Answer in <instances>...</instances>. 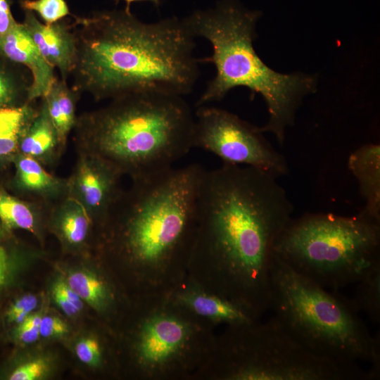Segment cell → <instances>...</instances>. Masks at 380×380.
I'll use <instances>...</instances> for the list:
<instances>
[{
	"instance_id": "1",
	"label": "cell",
	"mask_w": 380,
	"mask_h": 380,
	"mask_svg": "<svg viewBox=\"0 0 380 380\" xmlns=\"http://www.w3.org/2000/svg\"><path fill=\"white\" fill-rule=\"evenodd\" d=\"M293 211L277 179L262 170L224 163L203 170L190 258L215 270L217 293L262 314L270 308L274 242Z\"/></svg>"
},
{
	"instance_id": "2",
	"label": "cell",
	"mask_w": 380,
	"mask_h": 380,
	"mask_svg": "<svg viewBox=\"0 0 380 380\" xmlns=\"http://www.w3.org/2000/svg\"><path fill=\"white\" fill-rule=\"evenodd\" d=\"M74 18L72 88L80 94L101 101L143 92L184 96L192 91L199 61L184 19L146 23L125 9Z\"/></svg>"
},
{
	"instance_id": "3",
	"label": "cell",
	"mask_w": 380,
	"mask_h": 380,
	"mask_svg": "<svg viewBox=\"0 0 380 380\" xmlns=\"http://www.w3.org/2000/svg\"><path fill=\"white\" fill-rule=\"evenodd\" d=\"M195 118L183 96L127 94L77 117L76 153L98 157L131 180L173 167L193 148Z\"/></svg>"
},
{
	"instance_id": "4",
	"label": "cell",
	"mask_w": 380,
	"mask_h": 380,
	"mask_svg": "<svg viewBox=\"0 0 380 380\" xmlns=\"http://www.w3.org/2000/svg\"><path fill=\"white\" fill-rule=\"evenodd\" d=\"M203 170L191 164L132 180L99 228L103 248L148 269L190 257Z\"/></svg>"
},
{
	"instance_id": "5",
	"label": "cell",
	"mask_w": 380,
	"mask_h": 380,
	"mask_svg": "<svg viewBox=\"0 0 380 380\" xmlns=\"http://www.w3.org/2000/svg\"><path fill=\"white\" fill-rule=\"evenodd\" d=\"M260 15L237 0H222L213 8L184 18L194 37H202L212 45V55L199 63H211L216 69L196 106L220 101L235 87H247L253 94H260L267 106L269 120L260 131L272 132L283 145L286 128L293 124L302 99L315 91L317 80L303 73L277 72L260 59L253 46Z\"/></svg>"
},
{
	"instance_id": "6",
	"label": "cell",
	"mask_w": 380,
	"mask_h": 380,
	"mask_svg": "<svg viewBox=\"0 0 380 380\" xmlns=\"http://www.w3.org/2000/svg\"><path fill=\"white\" fill-rule=\"evenodd\" d=\"M273 317L308 350L341 363H369L380 376V336H372L352 300L294 271L274 253L270 269Z\"/></svg>"
},
{
	"instance_id": "7",
	"label": "cell",
	"mask_w": 380,
	"mask_h": 380,
	"mask_svg": "<svg viewBox=\"0 0 380 380\" xmlns=\"http://www.w3.org/2000/svg\"><path fill=\"white\" fill-rule=\"evenodd\" d=\"M273 251L294 271L338 291L380 265V220L362 210L351 217L308 213L290 220Z\"/></svg>"
},
{
	"instance_id": "8",
	"label": "cell",
	"mask_w": 380,
	"mask_h": 380,
	"mask_svg": "<svg viewBox=\"0 0 380 380\" xmlns=\"http://www.w3.org/2000/svg\"><path fill=\"white\" fill-rule=\"evenodd\" d=\"M220 376L236 380H374L369 369L316 355L272 316L231 327L220 346Z\"/></svg>"
},
{
	"instance_id": "9",
	"label": "cell",
	"mask_w": 380,
	"mask_h": 380,
	"mask_svg": "<svg viewBox=\"0 0 380 380\" xmlns=\"http://www.w3.org/2000/svg\"><path fill=\"white\" fill-rule=\"evenodd\" d=\"M197 107L194 148L210 152L224 163L250 166L277 179L287 175L285 157L266 140L259 127L220 108Z\"/></svg>"
},
{
	"instance_id": "10",
	"label": "cell",
	"mask_w": 380,
	"mask_h": 380,
	"mask_svg": "<svg viewBox=\"0 0 380 380\" xmlns=\"http://www.w3.org/2000/svg\"><path fill=\"white\" fill-rule=\"evenodd\" d=\"M75 163L68 179V196L79 202L99 228L123 189V177L105 160L76 153Z\"/></svg>"
},
{
	"instance_id": "11",
	"label": "cell",
	"mask_w": 380,
	"mask_h": 380,
	"mask_svg": "<svg viewBox=\"0 0 380 380\" xmlns=\"http://www.w3.org/2000/svg\"><path fill=\"white\" fill-rule=\"evenodd\" d=\"M190 326L178 316L158 312L141 324L135 344L139 363L150 372L167 368L185 353L191 338Z\"/></svg>"
},
{
	"instance_id": "12",
	"label": "cell",
	"mask_w": 380,
	"mask_h": 380,
	"mask_svg": "<svg viewBox=\"0 0 380 380\" xmlns=\"http://www.w3.org/2000/svg\"><path fill=\"white\" fill-rule=\"evenodd\" d=\"M24 27L44 59L60 71L66 81L72 74L77 58L76 37L73 23L64 19L51 25L42 23L30 11H24Z\"/></svg>"
},
{
	"instance_id": "13",
	"label": "cell",
	"mask_w": 380,
	"mask_h": 380,
	"mask_svg": "<svg viewBox=\"0 0 380 380\" xmlns=\"http://www.w3.org/2000/svg\"><path fill=\"white\" fill-rule=\"evenodd\" d=\"M0 53L10 61L26 66L31 72L27 101L44 97L57 78L52 67L42 56L22 23H16L0 38Z\"/></svg>"
},
{
	"instance_id": "14",
	"label": "cell",
	"mask_w": 380,
	"mask_h": 380,
	"mask_svg": "<svg viewBox=\"0 0 380 380\" xmlns=\"http://www.w3.org/2000/svg\"><path fill=\"white\" fill-rule=\"evenodd\" d=\"M12 163L15 169L13 186L18 197L50 207L68 196L67 177L48 172L37 160L20 153Z\"/></svg>"
},
{
	"instance_id": "15",
	"label": "cell",
	"mask_w": 380,
	"mask_h": 380,
	"mask_svg": "<svg viewBox=\"0 0 380 380\" xmlns=\"http://www.w3.org/2000/svg\"><path fill=\"white\" fill-rule=\"evenodd\" d=\"M46 229L65 251L81 253L88 247L94 227L82 205L68 196L49 208Z\"/></svg>"
},
{
	"instance_id": "16",
	"label": "cell",
	"mask_w": 380,
	"mask_h": 380,
	"mask_svg": "<svg viewBox=\"0 0 380 380\" xmlns=\"http://www.w3.org/2000/svg\"><path fill=\"white\" fill-rule=\"evenodd\" d=\"M181 300L196 315L227 324L230 327L254 322L261 315L252 308L219 293L187 292L182 296Z\"/></svg>"
},
{
	"instance_id": "17",
	"label": "cell",
	"mask_w": 380,
	"mask_h": 380,
	"mask_svg": "<svg viewBox=\"0 0 380 380\" xmlns=\"http://www.w3.org/2000/svg\"><path fill=\"white\" fill-rule=\"evenodd\" d=\"M40 99L37 112L20 140L18 153L35 159L46 168L52 167L64 152L46 103L43 98Z\"/></svg>"
},
{
	"instance_id": "18",
	"label": "cell",
	"mask_w": 380,
	"mask_h": 380,
	"mask_svg": "<svg viewBox=\"0 0 380 380\" xmlns=\"http://www.w3.org/2000/svg\"><path fill=\"white\" fill-rule=\"evenodd\" d=\"M348 169L356 177L366 205L362 210L380 220V146L368 144L354 151L348 158Z\"/></svg>"
},
{
	"instance_id": "19",
	"label": "cell",
	"mask_w": 380,
	"mask_h": 380,
	"mask_svg": "<svg viewBox=\"0 0 380 380\" xmlns=\"http://www.w3.org/2000/svg\"><path fill=\"white\" fill-rule=\"evenodd\" d=\"M49 208L11 194L0 186V224L9 231L25 230L42 243Z\"/></svg>"
},
{
	"instance_id": "20",
	"label": "cell",
	"mask_w": 380,
	"mask_h": 380,
	"mask_svg": "<svg viewBox=\"0 0 380 380\" xmlns=\"http://www.w3.org/2000/svg\"><path fill=\"white\" fill-rule=\"evenodd\" d=\"M80 94L70 88L66 81L56 78L47 94L42 97L57 132L60 146L65 152L68 139L75 127L77 102Z\"/></svg>"
},
{
	"instance_id": "21",
	"label": "cell",
	"mask_w": 380,
	"mask_h": 380,
	"mask_svg": "<svg viewBox=\"0 0 380 380\" xmlns=\"http://www.w3.org/2000/svg\"><path fill=\"white\" fill-rule=\"evenodd\" d=\"M34 102L0 107L1 158L12 162L18 153L20 140L37 112Z\"/></svg>"
},
{
	"instance_id": "22",
	"label": "cell",
	"mask_w": 380,
	"mask_h": 380,
	"mask_svg": "<svg viewBox=\"0 0 380 380\" xmlns=\"http://www.w3.org/2000/svg\"><path fill=\"white\" fill-rule=\"evenodd\" d=\"M68 285L83 302L94 309L101 311L110 300V292L107 284L97 274L84 268L70 271L65 279Z\"/></svg>"
},
{
	"instance_id": "23",
	"label": "cell",
	"mask_w": 380,
	"mask_h": 380,
	"mask_svg": "<svg viewBox=\"0 0 380 380\" xmlns=\"http://www.w3.org/2000/svg\"><path fill=\"white\" fill-rule=\"evenodd\" d=\"M20 65L0 53V107L18 106L29 102L31 82Z\"/></svg>"
},
{
	"instance_id": "24",
	"label": "cell",
	"mask_w": 380,
	"mask_h": 380,
	"mask_svg": "<svg viewBox=\"0 0 380 380\" xmlns=\"http://www.w3.org/2000/svg\"><path fill=\"white\" fill-rule=\"evenodd\" d=\"M351 300L358 312L367 314L374 323L380 322V265L356 283L355 293Z\"/></svg>"
},
{
	"instance_id": "25",
	"label": "cell",
	"mask_w": 380,
	"mask_h": 380,
	"mask_svg": "<svg viewBox=\"0 0 380 380\" xmlns=\"http://www.w3.org/2000/svg\"><path fill=\"white\" fill-rule=\"evenodd\" d=\"M24 11L37 13L46 25H51L71 14L65 0H19Z\"/></svg>"
},
{
	"instance_id": "26",
	"label": "cell",
	"mask_w": 380,
	"mask_h": 380,
	"mask_svg": "<svg viewBox=\"0 0 380 380\" xmlns=\"http://www.w3.org/2000/svg\"><path fill=\"white\" fill-rule=\"evenodd\" d=\"M51 371V362L44 357L31 358L15 368L11 380H38L46 377Z\"/></svg>"
},
{
	"instance_id": "27",
	"label": "cell",
	"mask_w": 380,
	"mask_h": 380,
	"mask_svg": "<svg viewBox=\"0 0 380 380\" xmlns=\"http://www.w3.org/2000/svg\"><path fill=\"white\" fill-rule=\"evenodd\" d=\"M75 354L84 364L97 367L101 360V350L99 341L92 337L80 339L76 344Z\"/></svg>"
},
{
	"instance_id": "28",
	"label": "cell",
	"mask_w": 380,
	"mask_h": 380,
	"mask_svg": "<svg viewBox=\"0 0 380 380\" xmlns=\"http://www.w3.org/2000/svg\"><path fill=\"white\" fill-rule=\"evenodd\" d=\"M38 305V298L33 294H26L17 299L10 307L7 312L8 320L11 322L20 324Z\"/></svg>"
},
{
	"instance_id": "29",
	"label": "cell",
	"mask_w": 380,
	"mask_h": 380,
	"mask_svg": "<svg viewBox=\"0 0 380 380\" xmlns=\"http://www.w3.org/2000/svg\"><path fill=\"white\" fill-rule=\"evenodd\" d=\"M2 228L3 226L0 224V289L5 286L10 279L12 263L15 260V257L35 249L33 247H30L13 255V253L10 251L4 243L5 240L1 232Z\"/></svg>"
},
{
	"instance_id": "30",
	"label": "cell",
	"mask_w": 380,
	"mask_h": 380,
	"mask_svg": "<svg viewBox=\"0 0 380 380\" xmlns=\"http://www.w3.org/2000/svg\"><path fill=\"white\" fill-rule=\"evenodd\" d=\"M42 315L39 312L31 313L17 329V337L20 342L25 344L33 343L40 336L39 326Z\"/></svg>"
},
{
	"instance_id": "31",
	"label": "cell",
	"mask_w": 380,
	"mask_h": 380,
	"mask_svg": "<svg viewBox=\"0 0 380 380\" xmlns=\"http://www.w3.org/2000/svg\"><path fill=\"white\" fill-rule=\"evenodd\" d=\"M69 332L68 324L61 318L56 316H42L39 334L43 338H59L63 337Z\"/></svg>"
},
{
	"instance_id": "32",
	"label": "cell",
	"mask_w": 380,
	"mask_h": 380,
	"mask_svg": "<svg viewBox=\"0 0 380 380\" xmlns=\"http://www.w3.org/2000/svg\"><path fill=\"white\" fill-rule=\"evenodd\" d=\"M11 0H0V38L6 34L17 23L13 16Z\"/></svg>"
},
{
	"instance_id": "33",
	"label": "cell",
	"mask_w": 380,
	"mask_h": 380,
	"mask_svg": "<svg viewBox=\"0 0 380 380\" xmlns=\"http://www.w3.org/2000/svg\"><path fill=\"white\" fill-rule=\"evenodd\" d=\"M80 312L83 308L84 302L68 285L65 279H58L53 285Z\"/></svg>"
},
{
	"instance_id": "34",
	"label": "cell",
	"mask_w": 380,
	"mask_h": 380,
	"mask_svg": "<svg viewBox=\"0 0 380 380\" xmlns=\"http://www.w3.org/2000/svg\"><path fill=\"white\" fill-rule=\"evenodd\" d=\"M52 296L58 307L68 316L72 317L80 311L55 287L53 286Z\"/></svg>"
},
{
	"instance_id": "35",
	"label": "cell",
	"mask_w": 380,
	"mask_h": 380,
	"mask_svg": "<svg viewBox=\"0 0 380 380\" xmlns=\"http://www.w3.org/2000/svg\"><path fill=\"white\" fill-rule=\"evenodd\" d=\"M115 1H116V3H118L120 0H115ZM122 1H124L126 3V7L125 9L128 11H130V4L136 1H149L153 3L154 5L157 7L160 4V0H122Z\"/></svg>"
},
{
	"instance_id": "36",
	"label": "cell",
	"mask_w": 380,
	"mask_h": 380,
	"mask_svg": "<svg viewBox=\"0 0 380 380\" xmlns=\"http://www.w3.org/2000/svg\"><path fill=\"white\" fill-rule=\"evenodd\" d=\"M6 162H11V161L0 157V164H4Z\"/></svg>"
}]
</instances>
